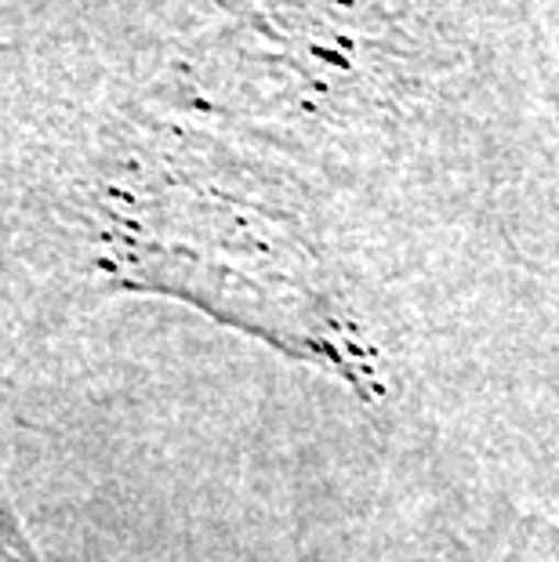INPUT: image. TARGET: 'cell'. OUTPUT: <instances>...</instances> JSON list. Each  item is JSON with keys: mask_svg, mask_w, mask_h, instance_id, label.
<instances>
[{"mask_svg": "<svg viewBox=\"0 0 559 562\" xmlns=\"http://www.w3.org/2000/svg\"><path fill=\"white\" fill-rule=\"evenodd\" d=\"M505 562H559V526L541 516H523L508 537Z\"/></svg>", "mask_w": 559, "mask_h": 562, "instance_id": "6da1fadb", "label": "cell"}]
</instances>
